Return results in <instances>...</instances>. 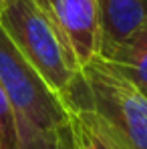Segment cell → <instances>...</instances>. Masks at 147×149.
<instances>
[{
	"instance_id": "1",
	"label": "cell",
	"mask_w": 147,
	"mask_h": 149,
	"mask_svg": "<svg viewBox=\"0 0 147 149\" xmlns=\"http://www.w3.org/2000/svg\"><path fill=\"white\" fill-rule=\"evenodd\" d=\"M61 101L109 149H147L145 93L101 56L81 69Z\"/></svg>"
},
{
	"instance_id": "2",
	"label": "cell",
	"mask_w": 147,
	"mask_h": 149,
	"mask_svg": "<svg viewBox=\"0 0 147 149\" xmlns=\"http://www.w3.org/2000/svg\"><path fill=\"white\" fill-rule=\"evenodd\" d=\"M0 24L61 99L81 73V65L42 6L36 0H10L0 10Z\"/></svg>"
},
{
	"instance_id": "3",
	"label": "cell",
	"mask_w": 147,
	"mask_h": 149,
	"mask_svg": "<svg viewBox=\"0 0 147 149\" xmlns=\"http://www.w3.org/2000/svg\"><path fill=\"white\" fill-rule=\"evenodd\" d=\"M0 87L10 101L20 131H45L71 117L59 95L42 81L0 24Z\"/></svg>"
},
{
	"instance_id": "4",
	"label": "cell",
	"mask_w": 147,
	"mask_h": 149,
	"mask_svg": "<svg viewBox=\"0 0 147 149\" xmlns=\"http://www.w3.org/2000/svg\"><path fill=\"white\" fill-rule=\"evenodd\" d=\"M71 45L81 65H89L101 52V22L97 0H36Z\"/></svg>"
},
{
	"instance_id": "5",
	"label": "cell",
	"mask_w": 147,
	"mask_h": 149,
	"mask_svg": "<svg viewBox=\"0 0 147 149\" xmlns=\"http://www.w3.org/2000/svg\"><path fill=\"white\" fill-rule=\"evenodd\" d=\"M101 22V52L109 54L147 22V0H97Z\"/></svg>"
},
{
	"instance_id": "6",
	"label": "cell",
	"mask_w": 147,
	"mask_h": 149,
	"mask_svg": "<svg viewBox=\"0 0 147 149\" xmlns=\"http://www.w3.org/2000/svg\"><path fill=\"white\" fill-rule=\"evenodd\" d=\"M101 58L141 91L147 89V22Z\"/></svg>"
},
{
	"instance_id": "7",
	"label": "cell",
	"mask_w": 147,
	"mask_h": 149,
	"mask_svg": "<svg viewBox=\"0 0 147 149\" xmlns=\"http://www.w3.org/2000/svg\"><path fill=\"white\" fill-rule=\"evenodd\" d=\"M18 149H77L73 121L45 131H20Z\"/></svg>"
},
{
	"instance_id": "8",
	"label": "cell",
	"mask_w": 147,
	"mask_h": 149,
	"mask_svg": "<svg viewBox=\"0 0 147 149\" xmlns=\"http://www.w3.org/2000/svg\"><path fill=\"white\" fill-rule=\"evenodd\" d=\"M73 121V129H75V143H77V149H109L101 139H99L95 133H91L85 125H81L79 121Z\"/></svg>"
},
{
	"instance_id": "9",
	"label": "cell",
	"mask_w": 147,
	"mask_h": 149,
	"mask_svg": "<svg viewBox=\"0 0 147 149\" xmlns=\"http://www.w3.org/2000/svg\"><path fill=\"white\" fill-rule=\"evenodd\" d=\"M8 2H10V0H0V10H2V8H4V6H6Z\"/></svg>"
},
{
	"instance_id": "10",
	"label": "cell",
	"mask_w": 147,
	"mask_h": 149,
	"mask_svg": "<svg viewBox=\"0 0 147 149\" xmlns=\"http://www.w3.org/2000/svg\"><path fill=\"white\" fill-rule=\"evenodd\" d=\"M143 93H145V97H147V89H143Z\"/></svg>"
}]
</instances>
